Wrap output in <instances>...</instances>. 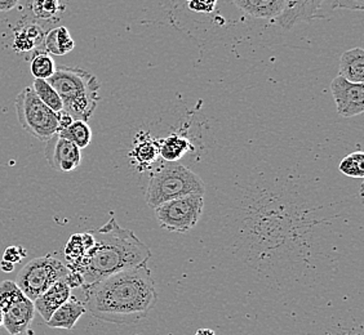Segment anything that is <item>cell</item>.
<instances>
[{
    "label": "cell",
    "instance_id": "6da1fadb",
    "mask_svg": "<svg viewBox=\"0 0 364 335\" xmlns=\"http://www.w3.org/2000/svg\"><path fill=\"white\" fill-rule=\"evenodd\" d=\"M82 289L87 312L101 322L117 325L140 322L158 302L154 279L147 265L112 273Z\"/></svg>",
    "mask_w": 364,
    "mask_h": 335
},
{
    "label": "cell",
    "instance_id": "7a4b0ae2",
    "mask_svg": "<svg viewBox=\"0 0 364 335\" xmlns=\"http://www.w3.org/2000/svg\"><path fill=\"white\" fill-rule=\"evenodd\" d=\"M91 234L95 238L91 248L82 258L66 265L70 271L82 275L83 287L112 273L147 265L151 258V251L146 245L134 235V231L120 227L114 216Z\"/></svg>",
    "mask_w": 364,
    "mask_h": 335
},
{
    "label": "cell",
    "instance_id": "3957f363",
    "mask_svg": "<svg viewBox=\"0 0 364 335\" xmlns=\"http://www.w3.org/2000/svg\"><path fill=\"white\" fill-rule=\"evenodd\" d=\"M48 83L63 101V110L74 120L88 121L100 102L101 84L88 71L61 66L49 77Z\"/></svg>",
    "mask_w": 364,
    "mask_h": 335
},
{
    "label": "cell",
    "instance_id": "277c9868",
    "mask_svg": "<svg viewBox=\"0 0 364 335\" xmlns=\"http://www.w3.org/2000/svg\"><path fill=\"white\" fill-rule=\"evenodd\" d=\"M205 185L199 175L185 165L169 163L161 165L147 182L146 203L155 209L161 204L182 196L204 195Z\"/></svg>",
    "mask_w": 364,
    "mask_h": 335
},
{
    "label": "cell",
    "instance_id": "5b68a950",
    "mask_svg": "<svg viewBox=\"0 0 364 335\" xmlns=\"http://www.w3.org/2000/svg\"><path fill=\"white\" fill-rule=\"evenodd\" d=\"M16 114L23 131L36 140H50L58 132L57 112L44 105L33 88L22 89L16 98Z\"/></svg>",
    "mask_w": 364,
    "mask_h": 335
},
{
    "label": "cell",
    "instance_id": "8992f818",
    "mask_svg": "<svg viewBox=\"0 0 364 335\" xmlns=\"http://www.w3.org/2000/svg\"><path fill=\"white\" fill-rule=\"evenodd\" d=\"M68 273L69 268L61 260L53 258L52 256H44L33 259L23 265L17 275L16 284L28 298L34 302L50 285L66 278Z\"/></svg>",
    "mask_w": 364,
    "mask_h": 335
},
{
    "label": "cell",
    "instance_id": "52a82bcc",
    "mask_svg": "<svg viewBox=\"0 0 364 335\" xmlns=\"http://www.w3.org/2000/svg\"><path fill=\"white\" fill-rule=\"evenodd\" d=\"M204 197L200 194L182 196L155 208V216L161 229L186 234L196 227L203 214Z\"/></svg>",
    "mask_w": 364,
    "mask_h": 335
},
{
    "label": "cell",
    "instance_id": "ba28073f",
    "mask_svg": "<svg viewBox=\"0 0 364 335\" xmlns=\"http://www.w3.org/2000/svg\"><path fill=\"white\" fill-rule=\"evenodd\" d=\"M0 308L3 311V326L12 335L25 333L36 312L34 302L23 294L16 281L11 280L0 282Z\"/></svg>",
    "mask_w": 364,
    "mask_h": 335
},
{
    "label": "cell",
    "instance_id": "9c48e42d",
    "mask_svg": "<svg viewBox=\"0 0 364 335\" xmlns=\"http://www.w3.org/2000/svg\"><path fill=\"white\" fill-rule=\"evenodd\" d=\"M337 112L343 118L358 116L364 111L363 83H351L343 77H335L331 83Z\"/></svg>",
    "mask_w": 364,
    "mask_h": 335
},
{
    "label": "cell",
    "instance_id": "30bf717a",
    "mask_svg": "<svg viewBox=\"0 0 364 335\" xmlns=\"http://www.w3.org/2000/svg\"><path fill=\"white\" fill-rule=\"evenodd\" d=\"M44 155L49 167L63 173L75 170L82 161V150L58 134L47 141Z\"/></svg>",
    "mask_w": 364,
    "mask_h": 335
},
{
    "label": "cell",
    "instance_id": "8fae6325",
    "mask_svg": "<svg viewBox=\"0 0 364 335\" xmlns=\"http://www.w3.org/2000/svg\"><path fill=\"white\" fill-rule=\"evenodd\" d=\"M326 0H286L284 9L275 20L282 28H294L299 22L313 21L321 17L319 11Z\"/></svg>",
    "mask_w": 364,
    "mask_h": 335
},
{
    "label": "cell",
    "instance_id": "7c38bea8",
    "mask_svg": "<svg viewBox=\"0 0 364 335\" xmlns=\"http://www.w3.org/2000/svg\"><path fill=\"white\" fill-rule=\"evenodd\" d=\"M70 297V285L63 278V279L56 281L53 285H50L44 293L41 294L34 300L36 311L42 316L43 320L47 322L57 308L63 304Z\"/></svg>",
    "mask_w": 364,
    "mask_h": 335
},
{
    "label": "cell",
    "instance_id": "4fadbf2b",
    "mask_svg": "<svg viewBox=\"0 0 364 335\" xmlns=\"http://www.w3.org/2000/svg\"><path fill=\"white\" fill-rule=\"evenodd\" d=\"M85 312H87V309H85V303L77 300L75 297H70L52 314L47 322V325L52 329L73 330L77 320Z\"/></svg>",
    "mask_w": 364,
    "mask_h": 335
},
{
    "label": "cell",
    "instance_id": "5bb4252c",
    "mask_svg": "<svg viewBox=\"0 0 364 335\" xmlns=\"http://www.w3.org/2000/svg\"><path fill=\"white\" fill-rule=\"evenodd\" d=\"M232 3L255 18L274 22L283 12L286 0H232Z\"/></svg>",
    "mask_w": 364,
    "mask_h": 335
},
{
    "label": "cell",
    "instance_id": "9a60e30c",
    "mask_svg": "<svg viewBox=\"0 0 364 335\" xmlns=\"http://www.w3.org/2000/svg\"><path fill=\"white\" fill-rule=\"evenodd\" d=\"M158 141L154 140L147 133H139L134 137V147L129 153V158L134 161L137 167L147 168L153 165L159 158Z\"/></svg>",
    "mask_w": 364,
    "mask_h": 335
},
{
    "label": "cell",
    "instance_id": "2e32d148",
    "mask_svg": "<svg viewBox=\"0 0 364 335\" xmlns=\"http://www.w3.org/2000/svg\"><path fill=\"white\" fill-rule=\"evenodd\" d=\"M338 75L351 83H364V50L353 48L343 52L340 58Z\"/></svg>",
    "mask_w": 364,
    "mask_h": 335
},
{
    "label": "cell",
    "instance_id": "e0dca14e",
    "mask_svg": "<svg viewBox=\"0 0 364 335\" xmlns=\"http://www.w3.org/2000/svg\"><path fill=\"white\" fill-rule=\"evenodd\" d=\"M158 146H159V155L168 163H176L183 158V155L194 150V146L191 145L189 138L176 133L167 136L166 138L158 140Z\"/></svg>",
    "mask_w": 364,
    "mask_h": 335
},
{
    "label": "cell",
    "instance_id": "ac0fdd59",
    "mask_svg": "<svg viewBox=\"0 0 364 335\" xmlns=\"http://www.w3.org/2000/svg\"><path fill=\"white\" fill-rule=\"evenodd\" d=\"M43 44L46 52L53 56H65L75 48V42L65 26L52 28L47 35H44Z\"/></svg>",
    "mask_w": 364,
    "mask_h": 335
},
{
    "label": "cell",
    "instance_id": "d6986e66",
    "mask_svg": "<svg viewBox=\"0 0 364 335\" xmlns=\"http://www.w3.org/2000/svg\"><path fill=\"white\" fill-rule=\"evenodd\" d=\"M44 40V30L38 23H28L16 30L14 38V48L17 52H28L36 48Z\"/></svg>",
    "mask_w": 364,
    "mask_h": 335
},
{
    "label": "cell",
    "instance_id": "ffe728a7",
    "mask_svg": "<svg viewBox=\"0 0 364 335\" xmlns=\"http://www.w3.org/2000/svg\"><path fill=\"white\" fill-rule=\"evenodd\" d=\"M63 138L70 141L74 145H77L80 150L88 147L92 141V131L88 123L83 120H74L66 129H63L57 133Z\"/></svg>",
    "mask_w": 364,
    "mask_h": 335
},
{
    "label": "cell",
    "instance_id": "44dd1931",
    "mask_svg": "<svg viewBox=\"0 0 364 335\" xmlns=\"http://www.w3.org/2000/svg\"><path fill=\"white\" fill-rule=\"evenodd\" d=\"M30 71L36 79L48 80L56 71L55 60L46 50H36L30 62Z\"/></svg>",
    "mask_w": 364,
    "mask_h": 335
},
{
    "label": "cell",
    "instance_id": "7402d4cb",
    "mask_svg": "<svg viewBox=\"0 0 364 335\" xmlns=\"http://www.w3.org/2000/svg\"><path fill=\"white\" fill-rule=\"evenodd\" d=\"M93 243H95V238L92 236L91 232L73 235L65 248V256H66L68 263L82 258Z\"/></svg>",
    "mask_w": 364,
    "mask_h": 335
},
{
    "label": "cell",
    "instance_id": "603a6c76",
    "mask_svg": "<svg viewBox=\"0 0 364 335\" xmlns=\"http://www.w3.org/2000/svg\"><path fill=\"white\" fill-rule=\"evenodd\" d=\"M33 91L36 92V96L42 101L44 105L48 106L50 110L55 112L63 110V101L58 96L56 89L48 83V80L44 79H36L33 84Z\"/></svg>",
    "mask_w": 364,
    "mask_h": 335
},
{
    "label": "cell",
    "instance_id": "cb8c5ba5",
    "mask_svg": "<svg viewBox=\"0 0 364 335\" xmlns=\"http://www.w3.org/2000/svg\"><path fill=\"white\" fill-rule=\"evenodd\" d=\"M340 172L351 178H363L364 177V154L357 151L343 158L340 163Z\"/></svg>",
    "mask_w": 364,
    "mask_h": 335
},
{
    "label": "cell",
    "instance_id": "d4e9b609",
    "mask_svg": "<svg viewBox=\"0 0 364 335\" xmlns=\"http://www.w3.org/2000/svg\"><path fill=\"white\" fill-rule=\"evenodd\" d=\"M31 11L36 18L50 20L63 11L61 0H33Z\"/></svg>",
    "mask_w": 364,
    "mask_h": 335
},
{
    "label": "cell",
    "instance_id": "484cf974",
    "mask_svg": "<svg viewBox=\"0 0 364 335\" xmlns=\"http://www.w3.org/2000/svg\"><path fill=\"white\" fill-rule=\"evenodd\" d=\"M218 4V0H188L191 11L198 13H210Z\"/></svg>",
    "mask_w": 364,
    "mask_h": 335
},
{
    "label": "cell",
    "instance_id": "4316f807",
    "mask_svg": "<svg viewBox=\"0 0 364 335\" xmlns=\"http://www.w3.org/2000/svg\"><path fill=\"white\" fill-rule=\"evenodd\" d=\"M332 8H343V9H350V11H358L362 12L364 11V0H335L332 4Z\"/></svg>",
    "mask_w": 364,
    "mask_h": 335
},
{
    "label": "cell",
    "instance_id": "83f0119b",
    "mask_svg": "<svg viewBox=\"0 0 364 335\" xmlns=\"http://www.w3.org/2000/svg\"><path fill=\"white\" fill-rule=\"evenodd\" d=\"M57 121H58V132H60L70 126L74 119L71 118L70 114H68L65 110H61V111L57 112Z\"/></svg>",
    "mask_w": 364,
    "mask_h": 335
},
{
    "label": "cell",
    "instance_id": "f1b7e54d",
    "mask_svg": "<svg viewBox=\"0 0 364 335\" xmlns=\"http://www.w3.org/2000/svg\"><path fill=\"white\" fill-rule=\"evenodd\" d=\"M20 258H21L20 251H18L16 246L8 248L6 254H4V260H6V262H11V263H16Z\"/></svg>",
    "mask_w": 364,
    "mask_h": 335
},
{
    "label": "cell",
    "instance_id": "f546056e",
    "mask_svg": "<svg viewBox=\"0 0 364 335\" xmlns=\"http://www.w3.org/2000/svg\"><path fill=\"white\" fill-rule=\"evenodd\" d=\"M20 0H0V12H9L18 6Z\"/></svg>",
    "mask_w": 364,
    "mask_h": 335
},
{
    "label": "cell",
    "instance_id": "4dcf8cb0",
    "mask_svg": "<svg viewBox=\"0 0 364 335\" xmlns=\"http://www.w3.org/2000/svg\"><path fill=\"white\" fill-rule=\"evenodd\" d=\"M196 335H216V333L213 330H210V329H199L196 331Z\"/></svg>",
    "mask_w": 364,
    "mask_h": 335
},
{
    "label": "cell",
    "instance_id": "1f68e13d",
    "mask_svg": "<svg viewBox=\"0 0 364 335\" xmlns=\"http://www.w3.org/2000/svg\"><path fill=\"white\" fill-rule=\"evenodd\" d=\"M0 265H1V270H3L4 273H9V271H12V270H14V263H11V262H9V265H6V262L3 260Z\"/></svg>",
    "mask_w": 364,
    "mask_h": 335
},
{
    "label": "cell",
    "instance_id": "d6a6232c",
    "mask_svg": "<svg viewBox=\"0 0 364 335\" xmlns=\"http://www.w3.org/2000/svg\"><path fill=\"white\" fill-rule=\"evenodd\" d=\"M3 325V311H1V308H0V326Z\"/></svg>",
    "mask_w": 364,
    "mask_h": 335
}]
</instances>
